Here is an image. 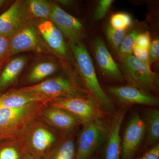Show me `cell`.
Masks as SVG:
<instances>
[{
  "instance_id": "obj_1",
  "label": "cell",
  "mask_w": 159,
  "mask_h": 159,
  "mask_svg": "<svg viewBox=\"0 0 159 159\" xmlns=\"http://www.w3.org/2000/svg\"><path fill=\"white\" fill-rule=\"evenodd\" d=\"M80 74L89 97L99 108L109 114L115 112L114 102L99 84L87 49L81 43H70Z\"/></svg>"
},
{
  "instance_id": "obj_2",
  "label": "cell",
  "mask_w": 159,
  "mask_h": 159,
  "mask_svg": "<svg viewBox=\"0 0 159 159\" xmlns=\"http://www.w3.org/2000/svg\"><path fill=\"white\" fill-rule=\"evenodd\" d=\"M63 137L38 118L19 137L24 152L37 159H43Z\"/></svg>"
},
{
  "instance_id": "obj_3",
  "label": "cell",
  "mask_w": 159,
  "mask_h": 159,
  "mask_svg": "<svg viewBox=\"0 0 159 159\" xmlns=\"http://www.w3.org/2000/svg\"><path fill=\"white\" fill-rule=\"evenodd\" d=\"M47 103L38 102L20 108L0 109V142L19 138L26 127L38 118Z\"/></svg>"
},
{
  "instance_id": "obj_4",
  "label": "cell",
  "mask_w": 159,
  "mask_h": 159,
  "mask_svg": "<svg viewBox=\"0 0 159 159\" xmlns=\"http://www.w3.org/2000/svg\"><path fill=\"white\" fill-rule=\"evenodd\" d=\"M77 134L75 159H92L104 146L108 136L110 121L100 118L84 123Z\"/></svg>"
},
{
  "instance_id": "obj_5",
  "label": "cell",
  "mask_w": 159,
  "mask_h": 159,
  "mask_svg": "<svg viewBox=\"0 0 159 159\" xmlns=\"http://www.w3.org/2000/svg\"><path fill=\"white\" fill-rule=\"evenodd\" d=\"M47 104L67 111L79 119L82 124L94 119L106 118L109 115L99 108L88 95L56 97Z\"/></svg>"
},
{
  "instance_id": "obj_6",
  "label": "cell",
  "mask_w": 159,
  "mask_h": 159,
  "mask_svg": "<svg viewBox=\"0 0 159 159\" xmlns=\"http://www.w3.org/2000/svg\"><path fill=\"white\" fill-rule=\"evenodd\" d=\"M124 78L129 85L147 93H157L158 91L159 77L150 67L139 60L133 55L121 60Z\"/></svg>"
},
{
  "instance_id": "obj_7",
  "label": "cell",
  "mask_w": 159,
  "mask_h": 159,
  "mask_svg": "<svg viewBox=\"0 0 159 159\" xmlns=\"http://www.w3.org/2000/svg\"><path fill=\"white\" fill-rule=\"evenodd\" d=\"M18 90L51 99L70 95L88 96L85 90L80 88L72 80L61 77L47 80L39 83L21 88Z\"/></svg>"
},
{
  "instance_id": "obj_8",
  "label": "cell",
  "mask_w": 159,
  "mask_h": 159,
  "mask_svg": "<svg viewBox=\"0 0 159 159\" xmlns=\"http://www.w3.org/2000/svg\"><path fill=\"white\" fill-rule=\"evenodd\" d=\"M28 1H16L0 15V36L10 38L32 23Z\"/></svg>"
},
{
  "instance_id": "obj_9",
  "label": "cell",
  "mask_w": 159,
  "mask_h": 159,
  "mask_svg": "<svg viewBox=\"0 0 159 159\" xmlns=\"http://www.w3.org/2000/svg\"><path fill=\"white\" fill-rule=\"evenodd\" d=\"M38 118L63 138L82 125L79 119L67 111L48 104L41 110Z\"/></svg>"
},
{
  "instance_id": "obj_10",
  "label": "cell",
  "mask_w": 159,
  "mask_h": 159,
  "mask_svg": "<svg viewBox=\"0 0 159 159\" xmlns=\"http://www.w3.org/2000/svg\"><path fill=\"white\" fill-rule=\"evenodd\" d=\"M146 134L145 122L139 113L131 116L121 142L120 159H134Z\"/></svg>"
},
{
  "instance_id": "obj_11",
  "label": "cell",
  "mask_w": 159,
  "mask_h": 159,
  "mask_svg": "<svg viewBox=\"0 0 159 159\" xmlns=\"http://www.w3.org/2000/svg\"><path fill=\"white\" fill-rule=\"evenodd\" d=\"M11 55L21 52L32 51L48 54V47L39 37L33 23L9 38Z\"/></svg>"
},
{
  "instance_id": "obj_12",
  "label": "cell",
  "mask_w": 159,
  "mask_h": 159,
  "mask_svg": "<svg viewBox=\"0 0 159 159\" xmlns=\"http://www.w3.org/2000/svg\"><path fill=\"white\" fill-rule=\"evenodd\" d=\"M105 90L114 99L126 106L130 104H141L156 107L159 100L155 96L147 93L131 85L108 86Z\"/></svg>"
},
{
  "instance_id": "obj_13",
  "label": "cell",
  "mask_w": 159,
  "mask_h": 159,
  "mask_svg": "<svg viewBox=\"0 0 159 159\" xmlns=\"http://www.w3.org/2000/svg\"><path fill=\"white\" fill-rule=\"evenodd\" d=\"M52 11L50 20L70 43H80L83 38V28L81 23L76 18L63 10L56 3L52 2Z\"/></svg>"
},
{
  "instance_id": "obj_14",
  "label": "cell",
  "mask_w": 159,
  "mask_h": 159,
  "mask_svg": "<svg viewBox=\"0 0 159 159\" xmlns=\"http://www.w3.org/2000/svg\"><path fill=\"white\" fill-rule=\"evenodd\" d=\"M127 111L126 107L122 106L113 114L110 121L108 136L103 146L102 159H120L122 142L120 131Z\"/></svg>"
},
{
  "instance_id": "obj_15",
  "label": "cell",
  "mask_w": 159,
  "mask_h": 159,
  "mask_svg": "<svg viewBox=\"0 0 159 159\" xmlns=\"http://www.w3.org/2000/svg\"><path fill=\"white\" fill-rule=\"evenodd\" d=\"M93 49L97 63L105 77L117 81H123L124 77L122 72L100 38L94 40Z\"/></svg>"
},
{
  "instance_id": "obj_16",
  "label": "cell",
  "mask_w": 159,
  "mask_h": 159,
  "mask_svg": "<svg viewBox=\"0 0 159 159\" xmlns=\"http://www.w3.org/2000/svg\"><path fill=\"white\" fill-rule=\"evenodd\" d=\"M38 30L46 44L57 54L66 56L67 49L64 35L51 20H42L38 25Z\"/></svg>"
},
{
  "instance_id": "obj_17",
  "label": "cell",
  "mask_w": 159,
  "mask_h": 159,
  "mask_svg": "<svg viewBox=\"0 0 159 159\" xmlns=\"http://www.w3.org/2000/svg\"><path fill=\"white\" fill-rule=\"evenodd\" d=\"M51 100L35 94L14 90L0 94V109L20 108L38 102L48 103Z\"/></svg>"
},
{
  "instance_id": "obj_18",
  "label": "cell",
  "mask_w": 159,
  "mask_h": 159,
  "mask_svg": "<svg viewBox=\"0 0 159 159\" xmlns=\"http://www.w3.org/2000/svg\"><path fill=\"white\" fill-rule=\"evenodd\" d=\"M26 56H20L11 60L0 74V92L9 88L17 80L28 61Z\"/></svg>"
},
{
  "instance_id": "obj_19",
  "label": "cell",
  "mask_w": 159,
  "mask_h": 159,
  "mask_svg": "<svg viewBox=\"0 0 159 159\" xmlns=\"http://www.w3.org/2000/svg\"><path fill=\"white\" fill-rule=\"evenodd\" d=\"M77 130L65 137L43 159H75Z\"/></svg>"
},
{
  "instance_id": "obj_20",
  "label": "cell",
  "mask_w": 159,
  "mask_h": 159,
  "mask_svg": "<svg viewBox=\"0 0 159 159\" xmlns=\"http://www.w3.org/2000/svg\"><path fill=\"white\" fill-rule=\"evenodd\" d=\"M146 134V141L144 148L145 150L159 143V110L157 108H148L144 112V119Z\"/></svg>"
},
{
  "instance_id": "obj_21",
  "label": "cell",
  "mask_w": 159,
  "mask_h": 159,
  "mask_svg": "<svg viewBox=\"0 0 159 159\" xmlns=\"http://www.w3.org/2000/svg\"><path fill=\"white\" fill-rule=\"evenodd\" d=\"M24 153L19 138L0 142V159H22Z\"/></svg>"
},
{
  "instance_id": "obj_22",
  "label": "cell",
  "mask_w": 159,
  "mask_h": 159,
  "mask_svg": "<svg viewBox=\"0 0 159 159\" xmlns=\"http://www.w3.org/2000/svg\"><path fill=\"white\" fill-rule=\"evenodd\" d=\"M57 66L51 61H43L37 64L32 69L27 77V81L31 83L39 82L54 74Z\"/></svg>"
},
{
  "instance_id": "obj_23",
  "label": "cell",
  "mask_w": 159,
  "mask_h": 159,
  "mask_svg": "<svg viewBox=\"0 0 159 159\" xmlns=\"http://www.w3.org/2000/svg\"><path fill=\"white\" fill-rule=\"evenodd\" d=\"M28 6L32 17L50 20L52 11V2L45 0H30L28 1Z\"/></svg>"
},
{
  "instance_id": "obj_24",
  "label": "cell",
  "mask_w": 159,
  "mask_h": 159,
  "mask_svg": "<svg viewBox=\"0 0 159 159\" xmlns=\"http://www.w3.org/2000/svg\"><path fill=\"white\" fill-rule=\"evenodd\" d=\"M139 34L138 31L134 30L125 35L118 51L119 57L121 60L132 55L136 39Z\"/></svg>"
},
{
  "instance_id": "obj_25",
  "label": "cell",
  "mask_w": 159,
  "mask_h": 159,
  "mask_svg": "<svg viewBox=\"0 0 159 159\" xmlns=\"http://www.w3.org/2000/svg\"><path fill=\"white\" fill-rule=\"evenodd\" d=\"M107 37L114 51H118L123 39L126 35V30L116 29L110 25L106 29Z\"/></svg>"
},
{
  "instance_id": "obj_26",
  "label": "cell",
  "mask_w": 159,
  "mask_h": 159,
  "mask_svg": "<svg viewBox=\"0 0 159 159\" xmlns=\"http://www.w3.org/2000/svg\"><path fill=\"white\" fill-rule=\"evenodd\" d=\"M110 23V26L114 29L126 30L132 24V19L127 13L118 12L112 16Z\"/></svg>"
},
{
  "instance_id": "obj_27",
  "label": "cell",
  "mask_w": 159,
  "mask_h": 159,
  "mask_svg": "<svg viewBox=\"0 0 159 159\" xmlns=\"http://www.w3.org/2000/svg\"><path fill=\"white\" fill-rule=\"evenodd\" d=\"M11 56L10 41L9 38L0 36V70Z\"/></svg>"
},
{
  "instance_id": "obj_28",
  "label": "cell",
  "mask_w": 159,
  "mask_h": 159,
  "mask_svg": "<svg viewBox=\"0 0 159 159\" xmlns=\"http://www.w3.org/2000/svg\"><path fill=\"white\" fill-rule=\"evenodd\" d=\"M113 0H101L99 1L94 14V20L97 21L105 16L113 2Z\"/></svg>"
},
{
  "instance_id": "obj_29",
  "label": "cell",
  "mask_w": 159,
  "mask_h": 159,
  "mask_svg": "<svg viewBox=\"0 0 159 159\" xmlns=\"http://www.w3.org/2000/svg\"><path fill=\"white\" fill-rule=\"evenodd\" d=\"M133 53L134 55V56L136 57L137 59L148 67H150L148 50L142 48L139 46L135 45Z\"/></svg>"
},
{
  "instance_id": "obj_30",
  "label": "cell",
  "mask_w": 159,
  "mask_h": 159,
  "mask_svg": "<svg viewBox=\"0 0 159 159\" xmlns=\"http://www.w3.org/2000/svg\"><path fill=\"white\" fill-rule=\"evenodd\" d=\"M151 44L150 34L148 31L139 34L136 39L135 45L142 48L148 50Z\"/></svg>"
},
{
  "instance_id": "obj_31",
  "label": "cell",
  "mask_w": 159,
  "mask_h": 159,
  "mask_svg": "<svg viewBox=\"0 0 159 159\" xmlns=\"http://www.w3.org/2000/svg\"><path fill=\"white\" fill-rule=\"evenodd\" d=\"M149 63H153L158 59L159 57V41L157 39H154L151 43L148 49Z\"/></svg>"
},
{
  "instance_id": "obj_32",
  "label": "cell",
  "mask_w": 159,
  "mask_h": 159,
  "mask_svg": "<svg viewBox=\"0 0 159 159\" xmlns=\"http://www.w3.org/2000/svg\"><path fill=\"white\" fill-rule=\"evenodd\" d=\"M134 159H159V144L146 149L142 154Z\"/></svg>"
},
{
  "instance_id": "obj_33",
  "label": "cell",
  "mask_w": 159,
  "mask_h": 159,
  "mask_svg": "<svg viewBox=\"0 0 159 159\" xmlns=\"http://www.w3.org/2000/svg\"><path fill=\"white\" fill-rule=\"evenodd\" d=\"M22 159H37L34 158V157L32 156L29 154L24 152V154H23Z\"/></svg>"
},
{
  "instance_id": "obj_34",
  "label": "cell",
  "mask_w": 159,
  "mask_h": 159,
  "mask_svg": "<svg viewBox=\"0 0 159 159\" xmlns=\"http://www.w3.org/2000/svg\"><path fill=\"white\" fill-rule=\"evenodd\" d=\"M6 2H7V1L0 0V10L3 9V7L6 5Z\"/></svg>"
},
{
  "instance_id": "obj_35",
  "label": "cell",
  "mask_w": 159,
  "mask_h": 159,
  "mask_svg": "<svg viewBox=\"0 0 159 159\" xmlns=\"http://www.w3.org/2000/svg\"><path fill=\"white\" fill-rule=\"evenodd\" d=\"M100 152H98L97 155L95 156L92 159H102V155L100 154Z\"/></svg>"
},
{
  "instance_id": "obj_36",
  "label": "cell",
  "mask_w": 159,
  "mask_h": 159,
  "mask_svg": "<svg viewBox=\"0 0 159 159\" xmlns=\"http://www.w3.org/2000/svg\"><path fill=\"white\" fill-rule=\"evenodd\" d=\"M61 3V4H64V5H70V3H72L71 1H59Z\"/></svg>"
},
{
  "instance_id": "obj_37",
  "label": "cell",
  "mask_w": 159,
  "mask_h": 159,
  "mask_svg": "<svg viewBox=\"0 0 159 159\" xmlns=\"http://www.w3.org/2000/svg\"><path fill=\"white\" fill-rule=\"evenodd\" d=\"M1 71H2V70H0V74H1Z\"/></svg>"
}]
</instances>
